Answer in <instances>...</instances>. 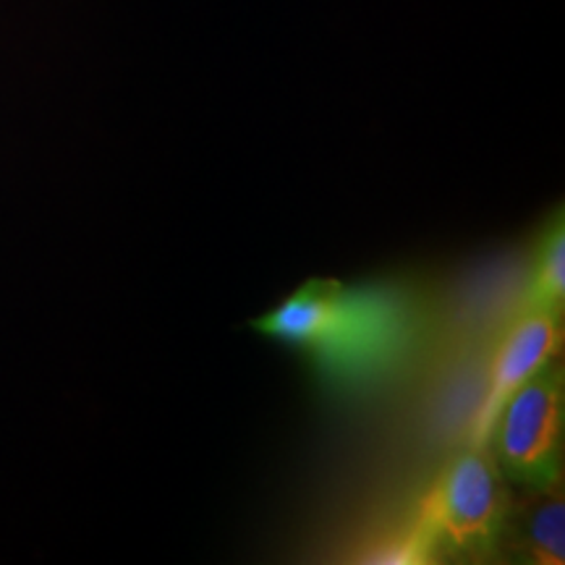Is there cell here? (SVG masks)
I'll use <instances>...</instances> for the list:
<instances>
[{
    "instance_id": "cell-1",
    "label": "cell",
    "mask_w": 565,
    "mask_h": 565,
    "mask_svg": "<svg viewBox=\"0 0 565 565\" xmlns=\"http://www.w3.org/2000/svg\"><path fill=\"white\" fill-rule=\"evenodd\" d=\"M427 529L454 553H492L503 536L508 494L484 445L463 450L445 466L427 498Z\"/></svg>"
},
{
    "instance_id": "cell-2",
    "label": "cell",
    "mask_w": 565,
    "mask_h": 565,
    "mask_svg": "<svg viewBox=\"0 0 565 565\" xmlns=\"http://www.w3.org/2000/svg\"><path fill=\"white\" fill-rule=\"evenodd\" d=\"M492 435L498 461L513 482L545 490L561 479L563 374L553 362L508 395Z\"/></svg>"
},
{
    "instance_id": "cell-3",
    "label": "cell",
    "mask_w": 565,
    "mask_h": 565,
    "mask_svg": "<svg viewBox=\"0 0 565 565\" xmlns=\"http://www.w3.org/2000/svg\"><path fill=\"white\" fill-rule=\"evenodd\" d=\"M557 345H561V322H557V315L547 312V309L526 307L524 315L508 328L498 345V353H494L490 393H487L482 414H479V445H484L490 437L494 419H498L508 395L532 377L536 370L553 362Z\"/></svg>"
},
{
    "instance_id": "cell-4",
    "label": "cell",
    "mask_w": 565,
    "mask_h": 565,
    "mask_svg": "<svg viewBox=\"0 0 565 565\" xmlns=\"http://www.w3.org/2000/svg\"><path fill=\"white\" fill-rule=\"evenodd\" d=\"M343 315L345 291L341 282L312 278L301 282L273 312L254 320L252 328L280 343L299 345V349H320L341 328Z\"/></svg>"
},
{
    "instance_id": "cell-5",
    "label": "cell",
    "mask_w": 565,
    "mask_h": 565,
    "mask_svg": "<svg viewBox=\"0 0 565 565\" xmlns=\"http://www.w3.org/2000/svg\"><path fill=\"white\" fill-rule=\"evenodd\" d=\"M521 540H524L529 561L540 565L565 563V500L561 479L540 490V500L526 505Z\"/></svg>"
},
{
    "instance_id": "cell-6",
    "label": "cell",
    "mask_w": 565,
    "mask_h": 565,
    "mask_svg": "<svg viewBox=\"0 0 565 565\" xmlns=\"http://www.w3.org/2000/svg\"><path fill=\"white\" fill-rule=\"evenodd\" d=\"M565 301V223L563 212L550 221L545 236H542L540 252H536V273L532 280L526 307L547 309L561 315Z\"/></svg>"
}]
</instances>
